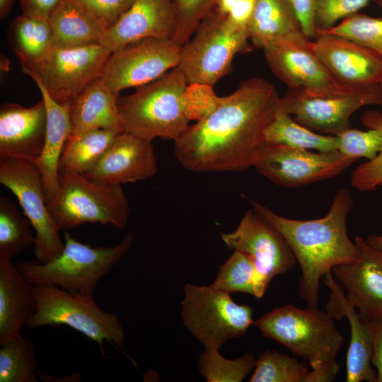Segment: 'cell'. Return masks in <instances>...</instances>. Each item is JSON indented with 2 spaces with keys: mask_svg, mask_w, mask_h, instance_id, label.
Segmentation results:
<instances>
[{
  "mask_svg": "<svg viewBox=\"0 0 382 382\" xmlns=\"http://www.w3.org/2000/svg\"><path fill=\"white\" fill-rule=\"evenodd\" d=\"M268 285L253 261L247 255L234 251L221 266L216 279L209 286L230 294L243 292L260 299Z\"/></svg>",
  "mask_w": 382,
  "mask_h": 382,
  "instance_id": "4dcf8cb0",
  "label": "cell"
},
{
  "mask_svg": "<svg viewBox=\"0 0 382 382\" xmlns=\"http://www.w3.org/2000/svg\"><path fill=\"white\" fill-rule=\"evenodd\" d=\"M175 16L171 0H135L105 32L101 45L111 53L144 39H173Z\"/></svg>",
  "mask_w": 382,
  "mask_h": 382,
  "instance_id": "44dd1931",
  "label": "cell"
},
{
  "mask_svg": "<svg viewBox=\"0 0 382 382\" xmlns=\"http://www.w3.org/2000/svg\"><path fill=\"white\" fill-rule=\"evenodd\" d=\"M64 247L55 259L40 263L25 261L16 264L28 282L35 286L52 285L66 291L93 296L98 281L131 248L134 237L127 234L114 247H91L64 232Z\"/></svg>",
  "mask_w": 382,
  "mask_h": 382,
  "instance_id": "5b68a950",
  "label": "cell"
},
{
  "mask_svg": "<svg viewBox=\"0 0 382 382\" xmlns=\"http://www.w3.org/2000/svg\"><path fill=\"white\" fill-rule=\"evenodd\" d=\"M311 41L303 35L263 48L271 71L290 90L318 94L346 88L330 76L313 52Z\"/></svg>",
  "mask_w": 382,
  "mask_h": 382,
  "instance_id": "e0dca14e",
  "label": "cell"
},
{
  "mask_svg": "<svg viewBox=\"0 0 382 382\" xmlns=\"http://www.w3.org/2000/svg\"><path fill=\"white\" fill-rule=\"evenodd\" d=\"M337 137L338 151L357 160L360 158L372 160L382 146V133L376 129L362 131L349 127Z\"/></svg>",
  "mask_w": 382,
  "mask_h": 382,
  "instance_id": "f35d334b",
  "label": "cell"
},
{
  "mask_svg": "<svg viewBox=\"0 0 382 382\" xmlns=\"http://www.w3.org/2000/svg\"><path fill=\"white\" fill-rule=\"evenodd\" d=\"M47 206L60 231L85 223L111 224L123 228L130 214L121 185L100 184L83 174L69 172H59L58 190Z\"/></svg>",
  "mask_w": 382,
  "mask_h": 382,
  "instance_id": "8992f818",
  "label": "cell"
},
{
  "mask_svg": "<svg viewBox=\"0 0 382 382\" xmlns=\"http://www.w3.org/2000/svg\"><path fill=\"white\" fill-rule=\"evenodd\" d=\"M369 323L372 335L371 363L375 367L377 382H382V316Z\"/></svg>",
  "mask_w": 382,
  "mask_h": 382,
  "instance_id": "bcb514c9",
  "label": "cell"
},
{
  "mask_svg": "<svg viewBox=\"0 0 382 382\" xmlns=\"http://www.w3.org/2000/svg\"><path fill=\"white\" fill-rule=\"evenodd\" d=\"M0 183L16 196L35 231L34 255L40 263L57 257L64 247L47 206L41 173L30 161L0 157Z\"/></svg>",
  "mask_w": 382,
  "mask_h": 382,
  "instance_id": "7c38bea8",
  "label": "cell"
},
{
  "mask_svg": "<svg viewBox=\"0 0 382 382\" xmlns=\"http://www.w3.org/2000/svg\"><path fill=\"white\" fill-rule=\"evenodd\" d=\"M15 0H0V17L4 18L10 12Z\"/></svg>",
  "mask_w": 382,
  "mask_h": 382,
  "instance_id": "681fc988",
  "label": "cell"
},
{
  "mask_svg": "<svg viewBox=\"0 0 382 382\" xmlns=\"http://www.w3.org/2000/svg\"><path fill=\"white\" fill-rule=\"evenodd\" d=\"M262 337L274 340L308 361L307 382L332 381L340 370L336 357L344 337L327 311L287 304L254 321Z\"/></svg>",
  "mask_w": 382,
  "mask_h": 382,
  "instance_id": "3957f363",
  "label": "cell"
},
{
  "mask_svg": "<svg viewBox=\"0 0 382 382\" xmlns=\"http://www.w3.org/2000/svg\"><path fill=\"white\" fill-rule=\"evenodd\" d=\"M311 47L338 85L351 88L382 86V56L375 51L326 32L318 33Z\"/></svg>",
  "mask_w": 382,
  "mask_h": 382,
  "instance_id": "2e32d148",
  "label": "cell"
},
{
  "mask_svg": "<svg viewBox=\"0 0 382 382\" xmlns=\"http://www.w3.org/2000/svg\"><path fill=\"white\" fill-rule=\"evenodd\" d=\"M357 257L335 266L332 274L345 291L348 303L367 321L382 316V250L356 236Z\"/></svg>",
  "mask_w": 382,
  "mask_h": 382,
  "instance_id": "ac0fdd59",
  "label": "cell"
},
{
  "mask_svg": "<svg viewBox=\"0 0 382 382\" xmlns=\"http://www.w3.org/2000/svg\"><path fill=\"white\" fill-rule=\"evenodd\" d=\"M357 159L339 151L312 152L278 144H266L253 166L262 176L286 187H298L339 175Z\"/></svg>",
  "mask_w": 382,
  "mask_h": 382,
  "instance_id": "4fadbf2b",
  "label": "cell"
},
{
  "mask_svg": "<svg viewBox=\"0 0 382 382\" xmlns=\"http://www.w3.org/2000/svg\"><path fill=\"white\" fill-rule=\"evenodd\" d=\"M110 54L101 45L53 47L40 61L21 67L54 101L69 106L91 83L100 78Z\"/></svg>",
  "mask_w": 382,
  "mask_h": 382,
  "instance_id": "30bf717a",
  "label": "cell"
},
{
  "mask_svg": "<svg viewBox=\"0 0 382 382\" xmlns=\"http://www.w3.org/2000/svg\"><path fill=\"white\" fill-rule=\"evenodd\" d=\"M188 82L177 66L159 78L117 98L124 131L152 141H176L189 127L184 110Z\"/></svg>",
  "mask_w": 382,
  "mask_h": 382,
  "instance_id": "277c9868",
  "label": "cell"
},
{
  "mask_svg": "<svg viewBox=\"0 0 382 382\" xmlns=\"http://www.w3.org/2000/svg\"><path fill=\"white\" fill-rule=\"evenodd\" d=\"M37 308L26 326L35 329L44 325H66L97 342L103 352L108 341L123 347L125 330L115 313L105 312L93 296L80 295L55 286H35Z\"/></svg>",
  "mask_w": 382,
  "mask_h": 382,
  "instance_id": "ba28073f",
  "label": "cell"
},
{
  "mask_svg": "<svg viewBox=\"0 0 382 382\" xmlns=\"http://www.w3.org/2000/svg\"><path fill=\"white\" fill-rule=\"evenodd\" d=\"M181 49L172 39H144L111 53L100 79L117 94L137 88L177 67Z\"/></svg>",
  "mask_w": 382,
  "mask_h": 382,
  "instance_id": "5bb4252c",
  "label": "cell"
},
{
  "mask_svg": "<svg viewBox=\"0 0 382 382\" xmlns=\"http://www.w3.org/2000/svg\"><path fill=\"white\" fill-rule=\"evenodd\" d=\"M101 23L108 29L130 8L135 0H70Z\"/></svg>",
  "mask_w": 382,
  "mask_h": 382,
  "instance_id": "b9f144b4",
  "label": "cell"
},
{
  "mask_svg": "<svg viewBox=\"0 0 382 382\" xmlns=\"http://www.w3.org/2000/svg\"><path fill=\"white\" fill-rule=\"evenodd\" d=\"M237 0H216L215 8L222 14L227 15Z\"/></svg>",
  "mask_w": 382,
  "mask_h": 382,
  "instance_id": "c3c4849f",
  "label": "cell"
},
{
  "mask_svg": "<svg viewBox=\"0 0 382 382\" xmlns=\"http://www.w3.org/2000/svg\"><path fill=\"white\" fill-rule=\"evenodd\" d=\"M255 362L252 353L228 359L219 353V348L205 347L199 360V372L208 382H240L251 371Z\"/></svg>",
  "mask_w": 382,
  "mask_h": 382,
  "instance_id": "e575fe53",
  "label": "cell"
},
{
  "mask_svg": "<svg viewBox=\"0 0 382 382\" xmlns=\"http://www.w3.org/2000/svg\"><path fill=\"white\" fill-rule=\"evenodd\" d=\"M296 11L302 30L310 40H314L317 32L314 23V0H290Z\"/></svg>",
  "mask_w": 382,
  "mask_h": 382,
  "instance_id": "7bdbcfd3",
  "label": "cell"
},
{
  "mask_svg": "<svg viewBox=\"0 0 382 382\" xmlns=\"http://www.w3.org/2000/svg\"><path fill=\"white\" fill-rule=\"evenodd\" d=\"M181 318L186 328L205 347H221L245 334L254 323L248 305L236 303L230 294L209 286L186 284Z\"/></svg>",
  "mask_w": 382,
  "mask_h": 382,
  "instance_id": "9c48e42d",
  "label": "cell"
},
{
  "mask_svg": "<svg viewBox=\"0 0 382 382\" xmlns=\"http://www.w3.org/2000/svg\"><path fill=\"white\" fill-rule=\"evenodd\" d=\"M250 202L287 242L301 270L299 295L308 307L318 308L320 279L357 255V245L347 231V219L353 205L349 190H337L326 215L311 220L286 218L259 202Z\"/></svg>",
  "mask_w": 382,
  "mask_h": 382,
  "instance_id": "7a4b0ae2",
  "label": "cell"
},
{
  "mask_svg": "<svg viewBox=\"0 0 382 382\" xmlns=\"http://www.w3.org/2000/svg\"><path fill=\"white\" fill-rule=\"evenodd\" d=\"M326 33L362 45L382 56V18L357 13L349 16Z\"/></svg>",
  "mask_w": 382,
  "mask_h": 382,
  "instance_id": "d590c367",
  "label": "cell"
},
{
  "mask_svg": "<svg viewBox=\"0 0 382 382\" xmlns=\"http://www.w3.org/2000/svg\"><path fill=\"white\" fill-rule=\"evenodd\" d=\"M121 131L98 129L68 138L59 164V172L85 174L97 163L114 139Z\"/></svg>",
  "mask_w": 382,
  "mask_h": 382,
  "instance_id": "f1b7e54d",
  "label": "cell"
},
{
  "mask_svg": "<svg viewBox=\"0 0 382 382\" xmlns=\"http://www.w3.org/2000/svg\"><path fill=\"white\" fill-rule=\"evenodd\" d=\"M366 241L372 247L382 250V235L369 236Z\"/></svg>",
  "mask_w": 382,
  "mask_h": 382,
  "instance_id": "f907efd6",
  "label": "cell"
},
{
  "mask_svg": "<svg viewBox=\"0 0 382 382\" xmlns=\"http://www.w3.org/2000/svg\"><path fill=\"white\" fill-rule=\"evenodd\" d=\"M39 374L42 381L47 382H76L81 381V376L79 373H74L67 377L65 376L63 378L54 377L53 376L49 375L42 371H40Z\"/></svg>",
  "mask_w": 382,
  "mask_h": 382,
  "instance_id": "7dc6e473",
  "label": "cell"
},
{
  "mask_svg": "<svg viewBox=\"0 0 382 382\" xmlns=\"http://www.w3.org/2000/svg\"><path fill=\"white\" fill-rule=\"evenodd\" d=\"M212 87L203 84H189L183 100L185 113L189 120H202L216 108L219 97L214 94Z\"/></svg>",
  "mask_w": 382,
  "mask_h": 382,
  "instance_id": "60d3db41",
  "label": "cell"
},
{
  "mask_svg": "<svg viewBox=\"0 0 382 382\" xmlns=\"http://www.w3.org/2000/svg\"><path fill=\"white\" fill-rule=\"evenodd\" d=\"M331 290V298L327 305L335 319L346 317L350 328V342L347 354L346 381L377 382L376 370L372 368V335L369 321L363 319L346 299L342 286L332 277V272L323 277Z\"/></svg>",
  "mask_w": 382,
  "mask_h": 382,
  "instance_id": "7402d4cb",
  "label": "cell"
},
{
  "mask_svg": "<svg viewBox=\"0 0 382 382\" xmlns=\"http://www.w3.org/2000/svg\"><path fill=\"white\" fill-rule=\"evenodd\" d=\"M367 105H382L381 85L318 94L288 89L279 109L311 130L337 136L350 127L353 113Z\"/></svg>",
  "mask_w": 382,
  "mask_h": 382,
  "instance_id": "8fae6325",
  "label": "cell"
},
{
  "mask_svg": "<svg viewBox=\"0 0 382 382\" xmlns=\"http://www.w3.org/2000/svg\"><path fill=\"white\" fill-rule=\"evenodd\" d=\"M216 0H171L175 16L173 40L183 46L193 35L203 18L215 7Z\"/></svg>",
  "mask_w": 382,
  "mask_h": 382,
  "instance_id": "74e56055",
  "label": "cell"
},
{
  "mask_svg": "<svg viewBox=\"0 0 382 382\" xmlns=\"http://www.w3.org/2000/svg\"><path fill=\"white\" fill-rule=\"evenodd\" d=\"M361 124L368 129L382 133V112L366 110L361 117ZM351 186L360 192H371L382 187V146L378 155L357 166L350 177Z\"/></svg>",
  "mask_w": 382,
  "mask_h": 382,
  "instance_id": "8d00e7d4",
  "label": "cell"
},
{
  "mask_svg": "<svg viewBox=\"0 0 382 382\" xmlns=\"http://www.w3.org/2000/svg\"><path fill=\"white\" fill-rule=\"evenodd\" d=\"M372 0H314V23L318 33L334 27L338 21L351 16Z\"/></svg>",
  "mask_w": 382,
  "mask_h": 382,
  "instance_id": "ab89813d",
  "label": "cell"
},
{
  "mask_svg": "<svg viewBox=\"0 0 382 382\" xmlns=\"http://www.w3.org/2000/svg\"><path fill=\"white\" fill-rule=\"evenodd\" d=\"M250 382H307L306 363L275 350H266L256 360Z\"/></svg>",
  "mask_w": 382,
  "mask_h": 382,
  "instance_id": "836d02e7",
  "label": "cell"
},
{
  "mask_svg": "<svg viewBox=\"0 0 382 382\" xmlns=\"http://www.w3.org/2000/svg\"><path fill=\"white\" fill-rule=\"evenodd\" d=\"M47 111L42 99L25 108L4 103L0 108V157L35 163L41 155L46 137Z\"/></svg>",
  "mask_w": 382,
  "mask_h": 382,
  "instance_id": "ffe728a7",
  "label": "cell"
},
{
  "mask_svg": "<svg viewBox=\"0 0 382 382\" xmlns=\"http://www.w3.org/2000/svg\"><path fill=\"white\" fill-rule=\"evenodd\" d=\"M247 29L234 27L215 7L182 46L178 67L188 84L213 86L227 75L238 53L252 50Z\"/></svg>",
  "mask_w": 382,
  "mask_h": 382,
  "instance_id": "52a82bcc",
  "label": "cell"
},
{
  "mask_svg": "<svg viewBox=\"0 0 382 382\" xmlns=\"http://www.w3.org/2000/svg\"><path fill=\"white\" fill-rule=\"evenodd\" d=\"M158 170L152 141L125 131L119 134L96 166L83 174L104 185H121L146 180Z\"/></svg>",
  "mask_w": 382,
  "mask_h": 382,
  "instance_id": "d6986e66",
  "label": "cell"
},
{
  "mask_svg": "<svg viewBox=\"0 0 382 382\" xmlns=\"http://www.w3.org/2000/svg\"><path fill=\"white\" fill-rule=\"evenodd\" d=\"M36 308L34 285L11 258L0 257V345L21 335Z\"/></svg>",
  "mask_w": 382,
  "mask_h": 382,
  "instance_id": "603a6c76",
  "label": "cell"
},
{
  "mask_svg": "<svg viewBox=\"0 0 382 382\" xmlns=\"http://www.w3.org/2000/svg\"><path fill=\"white\" fill-rule=\"evenodd\" d=\"M280 98L267 80L242 81L233 93L219 97L216 108L174 141L176 159L195 173L253 167L266 144L265 132L279 110Z\"/></svg>",
  "mask_w": 382,
  "mask_h": 382,
  "instance_id": "6da1fadb",
  "label": "cell"
},
{
  "mask_svg": "<svg viewBox=\"0 0 382 382\" xmlns=\"http://www.w3.org/2000/svg\"><path fill=\"white\" fill-rule=\"evenodd\" d=\"M38 361L31 340L19 335L1 345L0 382H37Z\"/></svg>",
  "mask_w": 382,
  "mask_h": 382,
  "instance_id": "1f68e13d",
  "label": "cell"
},
{
  "mask_svg": "<svg viewBox=\"0 0 382 382\" xmlns=\"http://www.w3.org/2000/svg\"><path fill=\"white\" fill-rule=\"evenodd\" d=\"M31 224L16 206L0 197V257L12 259L34 243Z\"/></svg>",
  "mask_w": 382,
  "mask_h": 382,
  "instance_id": "d6a6232c",
  "label": "cell"
},
{
  "mask_svg": "<svg viewBox=\"0 0 382 382\" xmlns=\"http://www.w3.org/2000/svg\"><path fill=\"white\" fill-rule=\"evenodd\" d=\"M372 1L380 7H382V0H372Z\"/></svg>",
  "mask_w": 382,
  "mask_h": 382,
  "instance_id": "816d5d0a",
  "label": "cell"
},
{
  "mask_svg": "<svg viewBox=\"0 0 382 382\" xmlns=\"http://www.w3.org/2000/svg\"><path fill=\"white\" fill-rule=\"evenodd\" d=\"M255 4V0H237L226 16L236 28L247 29Z\"/></svg>",
  "mask_w": 382,
  "mask_h": 382,
  "instance_id": "f6af8a7d",
  "label": "cell"
},
{
  "mask_svg": "<svg viewBox=\"0 0 382 382\" xmlns=\"http://www.w3.org/2000/svg\"><path fill=\"white\" fill-rule=\"evenodd\" d=\"M267 144L314 149L320 152L338 151L337 136L320 134L297 122L292 116L279 109L265 132Z\"/></svg>",
  "mask_w": 382,
  "mask_h": 382,
  "instance_id": "f546056e",
  "label": "cell"
},
{
  "mask_svg": "<svg viewBox=\"0 0 382 382\" xmlns=\"http://www.w3.org/2000/svg\"><path fill=\"white\" fill-rule=\"evenodd\" d=\"M117 96L100 78L91 83L69 105L71 134L98 129L124 132Z\"/></svg>",
  "mask_w": 382,
  "mask_h": 382,
  "instance_id": "d4e9b609",
  "label": "cell"
},
{
  "mask_svg": "<svg viewBox=\"0 0 382 382\" xmlns=\"http://www.w3.org/2000/svg\"><path fill=\"white\" fill-rule=\"evenodd\" d=\"M221 238L228 249L247 255L269 284L274 277L286 273L296 264L282 235L254 209L245 213L235 231L221 233Z\"/></svg>",
  "mask_w": 382,
  "mask_h": 382,
  "instance_id": "9a60e30c",
  "label": "cell"
},
{
  "mask_svg": "<svg viewBox=\"0 0 382 382\" xmlns=\"http://www.w3.org/2000/svg\"><path fill=\"white\" fill-rule=\"evenodd\" d=\"M9 44L21 66L31 65L44 58L54 47L50 20L22 14L10 24Z\"/></svg>",
  "mask_w": 382,
  "mask_h": 382,
  "instance_id": "83f0119b",
  "label": "cell"
},
{
  "mask_svg": "<svg viewBox=\"0 0 382 382\" xmlns=\"http://www.w3.org/2000/svg\"><path fill=\"white\" fill-rule=\"evenodd\" d=\"M254 47L305 35L290 0H255L247 28Z\"/></svg>",
  "mask_w": 382,
  "mask_h": 382,
  "instance_id": "484cf974",
  "label": "cell"
},
{
  "mask_svg": "<svg viewBox=\"0 0 382 382\" xmlns=\"http://www.w3.org/2000/svg\"><path fill=\"white\" fill-rule=\"evenodd\" d=\"M64 0H20L23 14L50 20Z\"/></svg>",
  "mask_w": 382,
  "mask_h": 382,
  "instance_id": "ee69618b",
  "label": "cell"
},
{
  "mask_svg": "<svg viewBox=\"0 0 382 382\" xmlns=\"http://www.w3.org/2000/svg\"><path fill=\"white\" fill-rule=\"evenodd\" d=\"M37 87L46 107L47 130L42 152L34 163L41 173L47 203L59 188V161L72 125L69 106L57 103L42 86Z\"/></svg>",
  "mask_w": 382,
  "mask_h": 382,
  "instance_id": "cb8c5ba5",
  "label": "cell"
},
{
  "mask_svg": "<svg viewBox=\"0 0 382 382\" xmlns=\"http://www.w3.org/2000/svg\"><path fill=\"white\" fill-rule=\"evenodd\" d=\"M54 47L74 48L101 45L108 28L70 0H64L50 18Z\"/></svg>",
  "mask_w": 382,
  "mask_h": 382,
  "instance_id": "4316f807",
  "label": "cell"
}]
</instances>
